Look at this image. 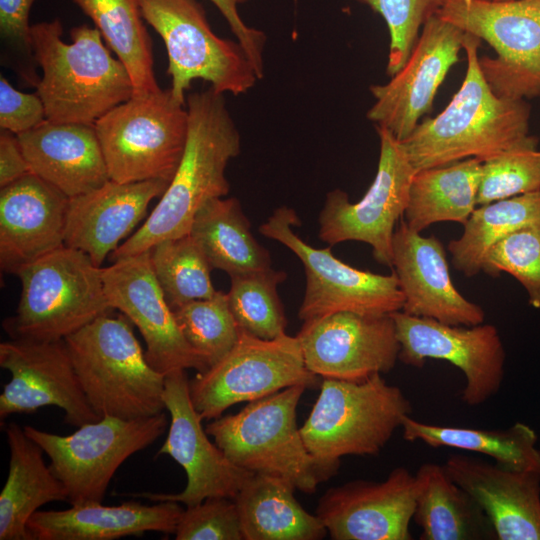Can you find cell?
I'll return each mask as SVG.
<instances>
[{
	"label": "cell",
	"instance_id": "47",
	"mask_svg": "<svg viewBox=\"0 0 540 540\" xmlns=\"http://www.w3.org/2000/svg\"><path fill=\"white\" fill-rule=\"evenodd\" d=\"M236 1L238 2V4H242V3H244V2H246L248 0H236Z\"/></svg>",
	"mask_w": 540,
	"mask_h": 540
},
{
	"label": "cell",
	"instance_id": "21",
	"mask_svg": "<svg viewBox=\"0 0 540 540\" xmlns=\"http://www.w3.org/2000/svg\"><path fill=\"white\" fill-rule=\"evenodd\" d=\"M417 480L404 467L381 482L357 479L331 487L315 514L333 540H411Z\"/></svg>",
	"mask_w": 540,
	"mask_h": 540
},
{
	"label": "cell",
	"instance_id": "39",
	"mask_svg": "<svg viewBox=\"0 0 540 540\" xmlns=\"http://www.w3.org/2000/svg\"><path fill=\"white\" fill-rule=\"evenodd\" d=\"M483 271L492 277L513 276L527 292L528 303L540 308V222L526 225L499 241L489 252Z\"/></svg>",
	"mask_w": 540,
	"mask_h": 540
},
{
	"label": "cell",
	"instance_id": "4",
	"mask_svg": "<svg viewBox=\"0 0 540 540\" xmlns=\"http://www.w3.org/2000/svg\"><path fill=\"white\" fill-rule=\"evenodd\" d=\"M64 341L82 390L99 417L136 419L166 410L165 375L148 363L125 317L108 312Z\"/></svg>",
	"mask_w": 540,
	"mask_h": 540
},
{
	"label": "cell",
	"instance_id": "20",
	"mask_svg": "<svg viewBox=\"0 0 540 540\" xmlns=\"http://www.w3.org/2000/svg\"><path fill=\"white\" fill-rule=\"evenodd\" d=\"M0 366L10 381L0 395V419L57 406L65 422L82 426L101 419L89 404L63 340L11 339L0 343Z\"/></svg>",
	"mask_w": 540,
	"mask_h": 540
},
{
	"label": "cell",
	"instance_id": "14",
	"mask_svg": "<svg viewBox=\"0 0 540 540\" xmlns=\"http://www.w3.org/2000/svg\"><path fill=\"white\" fill-rule=\"evenodd\" d=\"M375 127L380 154L372 184L355 203L340 189L327 193L319 215L318 235L329 246L345 241L367 243L379 264L392 267L393 236L404 215L416 171L402 143L386 128Z\"/></svg>",
	"mask_w": 540,
	"mask_h": 540
},
{
	"label": "cell",
	"instance_id": "1",
	"mask_svg": "<svg viewBox=\"0 0 540 540\" xmlns=\"http://www.w3.org/2000/svg\"><path fill=\"white\" fill-rule=\"evenodd\" d=\"M480 41L465 32L467 70L461 87L440 114L418 124L401 142L415 171L537 148L538 138L529 134V103L493 92L479 64Z\"/></svg>",
	"mask_w": 540,
	"mask_h": 540
},
{
	"label": "cell",
	"instance_id": "28",
	"mask_svg": "<svg viewBox=\"0 0 540 540\" xmlns=\"http://www.w3.org/2000/svg\"><path fill=\"white\" fill-rule=\"evenodd\" d=\"M5 432L10 458L0 494V540H32L27 529L31 516L49 502L67 501V492L23 427L11 422Z\"/></svg>",
	"mask_w": 540,
	"mask_h": 540
},
{
	"label": "cell",
	"instance_id": "27",
	"mask_svg": "<svg viewBox=\"0 0 540 540\" xmlns=\"http://www.w3.org/2000/svg\"><path fill=\"white\" fill-rule=\"evenodd\" d=\"M183 510L175 501L76 504L65 510L36 511L27 529L32 540H114L151 531L174 534Z\"/></svg>",
	"mask_w": 540,
	"mask_h": 540
},
{
	"label": "cell",
	"instance_id": "6",
	"mask_svg": "<svg viewBox=\"0 0 540 540\" xmlns=\"http://www.w3.org/2000/svg\"><path fill=\"white\" fill-rule=\"evenodd\" d=\"M305 389L294 385L251 401L238 413L212 419L205 430L240 468L281 477L312 494L333 474L309 453L297 425Z\"/></svg>",
	"mask_w": 540,
	"mask_h": 540
},
{
	"label": "cell",
	"instance_id": "10",
	"mask_svg": "<svg viewBox=\"0 0 540 540\" xmlns=\"http://www.w3.org/2000/svg\"><path fill=\"white\" fill-rule=\"evenodd\" d=\"M436 15L495 50L479 64L496 95L540 96V0H439Z\"/></svg>",
	"mask_w": 540,
	"mask_h": 540
},
{
	"label": "cell",
	"instance_id": "48",
	"mask_svg": "<svg viewBox=\"0 0 540 540\" xmlns=\"http://www.w3.org/2000/svg\"><path fill=\"white\" fill-rule=\"evenodd\" d=\"M495 1H506V0H495Z\"/></svg>",
	"mask_w": 540,
	"mask_h": 540
},
{
	"label": "cell",
	"instance_id": "31",
	"mask_svg": "<svg viewBox=\"0 0 540 540\" xmlns=\"http://www.w3.org/2000/svg\"><path fill=\"white\" fill-rule=\"evenodd\" d=\"M481 172L477 158L416 171L404 212L407 226L421 232L437 222L464 225L478 206Z\"/></svg>",
	"mask_w": 540,
	"mask_h": 540
},
{
	"label": "cell",
	"instance_id": "41",
	"mask_svg": "<svg viewBox=\"0 0 540 540\" xmlns=\"http://www.w3.org/2000/svg\"><path fill=\"white\" fill-rule=\"evenodd\" d=\"M369 6L385 20L389 35V53L386 67L392 77L407 61L419 30L429 17L436 14L439 0H355Z\"/></svg>",
	"mask_w": 540,
	"mask_h": 540
},
{
	"label": "cell",
	"instance_id": "29",
	"mask_svg": "<svg viewBox=\"0 0 540 540\" xmlns=\"http://www.w3.org/2000/svg\"><path fill=\"white\" fill-rule=\"evenodd\" d=\"M413 520L421 540H497L494 527L476 499L455 483L443 464L424 463L415 473Z\"/></svg>",
	"mask_w": 540,
	"mask_h": 540
},
{
	"label": "cell",
	"instance_id": "26",
	"mask_svg": "<svg viewBox=\"0 0 540 540\" xmlns=\"http://www.w3.org/2000/svg\"><path fill=\"white\" fill-rule=\"evenodd\" d=\"M17 138L31 173L69 198L90 192L109 180L94 125L46 120Z\"/></svg>",
	"mask_w": 540,
	"mask_h": 540
},
{
	"label": "cell",
	"instance_id": "45",
	"mask_svg": "<svg viewBox=\"0 0 540 540\" xmlns=\"http://www.w3.org/2000/svg\"><path fill=\"white\" fill-rule=\"evenodd\" d=\"M36 0H0L2 37L32 52L29 15Z\"/></svg>",
	"mask_w": 540,
	"mask_h": 540
},
{
	"label": "cell",
	"instance_id": "22",
	"mask_svg": "<svg viewBox=\"0 0 540 540\" xmlns=\"http://www.w3.org/2000/svg\"><path fill=\"white\" fill-rule=\"evenodd\" d=\"M392 268L404 296L401 311L449 325L484 322L483 308L453 284L442 242L433 235L422 236L402 219L393 236Z\"/></svg>",
	"mask_w": 540,
	"mask_h": 540
},
{
	"label": "cell",
	"instance_id": "33",
	"mask_svg": "<svg viewBox=\"0 0 540 540\" xmlns=\"http://www.w3.org/2000/svg\"><path fill=\"white\" fill-rule=\"evenodd\" d=\"M403 438L421 441L433 448L449 447L491 457L504 468L540 472L538 437L528 425L517 422L507 429L486 430L424 423L406 415Z\"/></svg>",
	"mask_w": 540,
	"mask_h": 540
},
{
	"label": "cell",
	"instance_id": "34",
	"mask_svg": "<svg viewBox=\"0 0 540 540\" xmlns=\"http://www.w3.org/2000/svg\"><path fill=\"white\" fill-rule=\"evenodd\" d=\"M92 19L103 40L127 69L133 95L159 91L152 41L138 0H73Z\"/></svg>",
	"mask_w": 540,
	"mask_h": 540
},
{
	"label": "cell",
	"instance_id": "46",
	"mask_svg": "<svg viewBox=\"0 0 540 540\" xmlns=\"http://www.w3.org/2000/svg\"><path fill=\"white\" fill-rule=\"evenodd\" d=\"M31 173L17 135L1 130L0 133V188Z\"/></svg>",
	"mask_w": 540,
	"mask_h": 540
},
{
	"label": "cell",
	"instance_id": "44",
	"mask_svg": "<svg viewBox=\"0 0 540 540\" xmlns=\"http://www.w3.org/2000/svg\"><path fill=\"white\" fill-rule=\"evenodd\" d=\"M224 16L237 41L243 47L259 79L264 76V47L266 35L263 31L248 26L238 12L236 0H210Z\"/></svg>",
	"mask_w": 540,
	"mask_h": 540
},
{
	"label": "cell",
	"instance_id": "32",
	"mask_svg": "<svg viewBox=\"0 0 540 540\" xmlns=\"http://www.w3.org/2000/svg\"><path fill=\"white\" fill-rule=\"evenodd\" d=\"M212 269L229 276L271 267L269 252L250 231L238 199L218 197L197 211L189 233Z\"/></svg>",
	"mask_w": 540,
	"mask_h": 540
},
{
	"label": "cell",
	"instance_id": "8",
	"mask_svg": "<svg viewBox=\"0 0 540 540\" xmlns=\"http://www.w3.org/2000/svg\"><path fill=\"white\" fill-rule=\"evenodd\" d=\"M94 126L110 180L171 182L185 151L188 112L170 89L133 95Z\"/></svg>",
	"mask_w": 540,
	"mask_h": 540
},
{
	"label": "cell",
	"instance_id": "2",
	"mask_svg": "<svg viewBox=\"0 0 540 540\" xmlns=\"http://www.w3.org/2000/svg\"><path fill=\"white\" fill-rule=\"evenodd\" d=\"M186 108L188 135L178 169L146 221L112 252L113 261L189 234L200 207L230 191L225 169L239 155L241 138L224 94L211 86L191 92Z\"/></svg>",
	"mask_w": 540,
	"mask_h": 540
},
{
	"label": "cell",
	"instance_id": "42",
	"mask_svg": "<svg viewBox=\"0 0 540 540\" xmlns=\"http://www.w3.org/2000/svg\"><path fill=\"white\" fill-rule=\"evenodd\" d=\"M174 535L176 540H244L236 503L221 497L183 510Z\"/></svg>",
	"mask_w": 540,
	"mask_h": 540
},
{
	"label": "cell",
	"instance_id": "15",
	"mask_svg": "<svg viewBox=\"0 0 540 540\" xmlns=\"http://www.w3.org/2000/svg\"><path fill=\"white\" fill-rule=\"evenodd\" d=\"M390 315L401 362L415 368H422L427 359L450 362L465 376L461 399L469 406L483 404L497 394L504 379L506 352L494 325H449L403 311Z\"/></svg>",
	"mask_w": 540,
	"mask_h": 540
},
{
	"label": "cell",
	"instance_id": "35",
	"mask_svg": "<svg viewBox=\"0 0 540 540\" xmlns=\"http://www.w3.org/2000/svg\"><path fill=\"white\" fill-rule=\"evenodd\" d=\"M536 222H540V191L479 205L465 222L462 235L448 244L453 267L466 277L477 275L499 241Z\"/></svg>",
	"mask_w": 540,
	"mask_h": 540
},
{
	"label": "cell",
	"instance_id": "5",
	"mask_svg": "<svg viewBox=\"0 0 540 540\" xmlns=\"http://www.w3.org/2000/svg\"><path fill=\"white\" fill-rule=\"evenodd\" d=\"M412 409L382 374L363 381L324 378L300 432L309 453L334 475L344 456L378 455Z\"/></svg>",
	"mask_w": 540,
	"mask_h": 540
},
{
	"label": "cell",
	"instance_id": "38",
	"mask_svg": "<svg viewBox=\"0 0 540 540\" xmlns=\"http://www.w3.org/2000/svg\"><path fill=\"white\" fill-rule=\"evenodd\" d=\"M181 333L209 367L235 345L240 329L229 308L227 294L188 302L173 310Z\"/></svg>",
	"mask_w": 540,
	"mask_h": 540
},
{
	"label": "cell",
	"instance_id": "30",
	"mask_svg": "<svg viewBox=\"0 0 540 540\" xmlns=\"http://www.w3.org/2000/svg\"><path fill=\"white\" fill-rule=\"evenodd\" d=\"M296 488L273 475L254 473L234 499L244 540H320L327 529L294 496Z\"/></svg>",
	"mask_w": 540,
	"mask_h": 540
},
{
	"label": "cell",
	"instance_id": "23",
	"mask_svg": "<svg viewBox=\"0 0 540 540\" xmlns=\"http://www.w3.org/2000/svg\"><path fill=\"white\" fill-rule=\"evenodd\" d=\"M70 198L33 173L0 190V266H22L65 245Z\"/></svg>",
	"mask_w": 540,
	"mask_h": 540
},
{
	"label": "cell",
	"instance_id": "40",
	"mask_svg": "<svg viewBox=\"0 0 540 540\" xmlns=\"http://www.w3.org/2000/svg\"><path fill=\"white\" fill-rule=\"evenodd\" d=\"M540 191V151L519 148L482 162L477 204Z\"/></svg>",
	"mask_w": 540,
	"mask_h": 540
},
{
	"label": "cell",
	"instance_id": "7",
	"mask_svg": "<svg viewBox=\"0 0 540 540\" xmlns=\"http://www.w3.org/2000/svg\"><path fill=\"white\" fill-rule=\"evenodd\" d=\"M21 294L14 316L3 322L12 339L63 340L113 310L101 267L84 252L62 246L19 268Z\"/></svg>",
	"mask_w": 540,
	"mask_h": 540
},
{
	"label": "cell",
	"instance_id": "24",
	"mask_svg": "<svg viewBox=\"0 0 540 540\" xmlns=\"http://www.w3.org/2000/svg\"><path fill=\"white\" fill-rule=\"evenodd\" d=\"M443 466L481 505L497 540H540V472L510 470L463 454H451Z\"/></svg>",
	"mask_w": 540,
	"mask_h": 540
},
{
	"label": "cell",
	"instance_id": "36",
	"mask_svg": "<svg viewBox=\"0 0 540 540\" xmlns=\"http://www.w3.org/2000/svg\"><path fill=\"white\" fill-rule=\"evenodd\" d=\"M155 277L172 310L215 295L211 266L190 234L165 239L150 249Z\"/></svg>",
	"mask_w": 540,
	"mask_h": 540
},
{
	"label": "cell",
	"instance_id": "11",
	"mask_svg": "<svg viewBox=\"0 0 540 540\" xmlns=\"http://www.w3.org/2000/svg\"><path fill=\"white\" fill-rule=\"evenodd\" d=\"M167 425L161 412L136 419L104 416L67 436L30 425L23 428L48 456L50 469L66 489L67 502L76 505L102 503L117 469L162 436Z\"/></svg>",
	"mask_w": 540,
	"mask_h": 540
},
{
	"label": "cell",
	"instance_id": "12",
	"mask_svg": "<svg viewBox=\"0 0 540 540\" xmlns=\"http://www.w3.org/2000/svg\"><path fill=\"white\" fill-rule=\"evenodd\" d=\"M318 379L305 365L297 336L285 332L268 340L240 329L233 348L189 380V393L201 418L210 420L235 404L255 401L294 385L314 388Z\"/></svg>",
	"mask_w": 540,
	"mask_h": 540
},
{
	"label": "cell",
	"instance_id": "9",
	"mask_svg": "<svg viewBox=\"0 0 540 540\" xmlns=\"http://www.w3.org/2000/svg\"><path fill=\"white\" fill-rule=\"evenodd\" d=\"M144 20L160 35L168 55L173 97L186 104L196 79L219 93H247L259 80L243 47L211 29L196 0H138Z\"/></svg>",
	"mask_w": 540,
	"mask_h": 540
},
{
	"label": "cell",
	"instance_id": "13",
	"mask_svg": "<svg viewBox=\"0 0 540 540\" xmlns=\"http://www.w3.org/2000/svg\"><path fill=\"white\" fill-rule=\"evenodd\" d=\"M301 222L287 206L277 208L259 232L290 249L302 262L306 289L298 316L303 321L337 312L388 315L401 311L404 296L396 274H376L336 258L331 247L317 249L293 230Z\"/></svg>",
	"mask_w": 540,
	"mask_h": 540
},
{
	"label": "cell",
	"instance_id": "3",
	"mask_svg": "<svg viewBox=\"0 0 540 540\" xmlns=\"http://www.w3.org/2000/svg\"><path fill=\"white\" fill-rule=\"evenodd\" d=\"M59 19L31 25L34 58L42 70L36 84L48 121L94 125L134 94L130 75L96 27H74L62 39Z\"/></svg>",
	"mask_w": 540,
	"mask_h": 540
},
{
	"label": "cell",
	"instance_id": "18",
	"mask_svg": "<svg viewBox=\"0 0 540 540\" xmlns=\"http://www.w3.org/2000/svg\"><path fill=\"white\" fill-rule=\"evenodd\" d=\"M297 338L306 367L323 378L363 381L391 371L400 343L388 315L337 312L304 321Z\"/></svg>",
	"mask_w": 540,
	"mask_h": 540
},
{
	"label": "cell",
	"instance_id": "25",
	"mask_svg": "<svg viewBox=\"0 0 540 540\" xmlns=\"http://www.w3.org/2000/svg\"><path fill=\"white\" fill-rule=\"evenodd\" d=\"M169 182L146 180L102 186L70 198L65 246L86 253L101 267L106 256L119 247L145 216L149 203L161 197Z\"/></svg>",
	"mask_w": 540,
	"mask_h": 540
},
{
	"label": "cell",
	"instance_id": "43",
	"mask_svg": "<svg viewBox=\"0 0 540 540\" xmlns=\"http://www.w3.org/2000/svg\"><path fill=\"white\" fill-rule=\"evenodd\" d=\"M47 120L44 104L37 93L15 89L0 77V127L15 135L32 130Z\"/></svg>",
	"mask_w": 540,
	"mask_h": 540
},
{
	"label": "cell",
	"instance_id": "16",
	"mask_svg": "<svg viewBox=\"0 0 540 540\" xmlns=\"http://www.w3.org/2000/svg\"><path fill=\"white\" fill-rule=\"evenodd\" d=\"M163 401L171 422L165 442L156 456L169 455L185 471L187 484L174 494L142 492L131 496L154 502L175 501L187 507L207 498L234 500L247 480L254 474L235 465L214 442L202 426L189 393L185 370L165 375Z\"/></svg>",
	"mask_w": 540,
	"mask_h": 540
},
{
	"label": "cell",
	"instance_id": "17",
	"mask_svg": "<svg viewBox=\"0 0 540 540\" xmlns=\"http://www.w3.org/2000/svg\"><path fill=\"white\" fill-rule=\"evenodd\" d=\"M112 309L122 312L140 331L148 363L166 375L174 370L206 371V361L188 344L153 272L150 249L101 268Z\"/></svg>",
	"mask_w": 540,
	"mask_h": 540
},
{
	"label": "cell",
	"instance_id": "19",
	"mask_svg": "<svg viewBox=\"0 0 540 540\" xmlns=\"http://www.w3.org/2000/svg\"><path fill=\"white\" fill-rule=\"evenodd\" d=\"M407 61L386 84L370 86L375 102L366 116L400 142L432 109L434 97L458 61L465 32L434 14L423 25Z\"/></svg>",
	"mask_w": 540,
	"mask_h": 540
},
{
	"label": "cell",
	"instance_id": "37",
	"mask_svg": "<svg viewBox=\"0 0 540 540\" xmlns=\"http://www.w3.org/2000/svg\"><path fill=\"white\" fill-rule=\"evenodd\" d=\"M230 278L227 299L238 327L268 340L285 333L287 320L277 291L285 272L269 267Z\"/></svg>",
	"mask_w": 540,
	"mask_h": 540
}]
</instances>
